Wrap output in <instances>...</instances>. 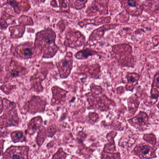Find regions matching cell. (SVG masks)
Returning <instances> with one entry per match:
<instances>
[{"mask_svg": "<svg viewBox=\"0 0 159 159\" xmlns=\"http://www.w3.org/2000/svg\"><path fill=\"white\" fill-rule=\"evenodd\" d=\"M0 117V125L3 126H15L17 124L18 119L16 111H6Z\"/></svg>", "mask_w": 159, "mask_h": 159, "instance_id": "7a4b0ae2", "label": "cell"}, {"mask_svg": "<svg viewBox=\"0 0 159 159\" xmlns=\"http://www.w3.org/2000/svg\"><path fill=\"white\" fill-rule=\"evenodd\" d=\"M134 151L136 154L144 158H151L156 156L154 149L147 144H140L135 148Z\"/></svg>", "mask_w": 159, "mask_h": 159, "instance_id": "3957f363", "label": "cell"}, {"mask_svg": "<svg viewBox=\"0 0 159 159\" xmlns=\"http://www.w3.org/2000/svg\"><path fill=\"white\" fill-rule=\"evenodd\" d=\"M98 116L97 114L92 112L89 113V119L92 120V121H95L98 118Z\"/></svg>", "mask_w": 159, "mask_h": 159, "instance_id": "7c38bea8", "label": "cell"}, {"mask_svg": "<svg viewBox=\"0 0 159 159\" xmlns=\"http://www.w3.org/2000/svg\"><path fill=\"white\" fill-rule=\"evenodd\" d=\"M6 130L2 128H0V137L5 136L7 134Z\"/></svg>", "mask_w": 159, "mask_h": 159, "instance_id": "2e32d148", "label": "cell"}, {"mask_svg": "<svg viewBox=\"0 0 159 159\" xmlns=\"http://www.w3.org/2000/svg\"><path fill=\"white\" fill-rule=\"evenodd\" d=\"M83 57H87L89 56H92L93 54V52L91 50H86L83 52Z\"/></svg>", "mask_w": 159, "mask_h": 159, "instance_id": "5bb4252c", "label": "cell"}, {"mask_svg": "<svg viewBox=\"0 0 159 159\" xmlns=\"http://www.w3.org/2000/svg\"><path fill=\"white\" fill-rule=\"evenodd\" d=\"M3 109L5 112L13 110L15 107L14 103H13L7 100L4 99L3 101Z\"/></svg>", "mask_w": 159, "mask_h": 159, "instance_id": "ba28073f", "label": "cell"}, {"mask_svg": "<svg viewBox=\"0 0 159 159\" xmlns=\"http://www.w3.org/2000/svg\"><path fill=\"white\" fill-rule=\"evenodd\" d=\"M128 80L127 87L130 86L129 90H130V86H132V89L136 84L139 78V75L136 74L131 73L129 74L127 77Z\"/></svg>", "mask_w": 159, "mask_h": 159, "instance_id": "52a82bcc", "label": "cell"}, {"mask_svg": "<svg viewBox=\"0 0 159 159\" xmlns=\"http://www.w3.org/2000/svg\"><path fill=\"white\" fill-rule=\"evenodd\" d=\"M11 135L12 140L14 143L22 142L25 140V135L21 131H14L11 133Z\"/></svg>", "mask_w": 159, "mask_h": 159, "instance_id": "8992f818", "label": "cell"}, {"mask_svg": "<svg viewBox=\"0 0 159 159\" xmlns=\"http://www.w3.org/2000/svg\"><path fill=\"white\" fill-rule=\"evenodd\" d=\"M41 118L39 116L36 117L32 119L30 122L28 127V130L29 132L30 130H36L38 127L37 122Z\"/></svg>", "mask_w": 159, "mask_h": 159, "instance_id": "9c48e42d", "label": "cell"}, {"mask_svg": "<svg viewBox=\"0 0 159 159\" xmlns=\"http://www.w3.org/2000/svg\"><path fill=\"white\" fill-rule=\"evenodd\" d=\"M61 66L62 70L63 71H64V72L66 71V72L68 73L69 75L71 69V64L70 62L66 60H64Z\"/></svg>", "mask_w": 159, "mask_h": 159, "instance_id": "30bf717a", "label": "cell"}, {"mask_svg": "<svg viewBox=\"0 0 159 159\" xmlns=\"http://www.w3.org/2000/svg\"><path fill=\"white\" fill-rule=\"evenodd\" d=\"M38 96L34 97L30 102L29 110L32 112H36V108L40 107L41 106H45L46 103Z\"/></svg>", "mask_w": 159, "mask_h": 159, "instance_id": "5b68a950", "label": "cell"}, {"mask_svg": "<svg viewBox=\"0 0 159 159\" xmlns=\"http://www.w3.org/2000/svg\"><path fill=\"white\" fill-rule=\"evenodd\" d=\"M4 140H0V156L2 154L3 149V145Z\"/></svg>", "mask_w": 159, "mask_h": 159, "instance_id": "9a60e30c", "label": "cell"}, {"mask_svg": "<svg viewBox=\"0 0 159 159\" xmlns=\"http://www.w3.org/2000/svg\"><path fill=\"white\" fill-rule=\"evenodd\" d=\"M23 53L25 56L30 57L33 53L32 50L29 48H25L23 50Z\"/></svg>", "mask_w": 159, "mask_h": 159, "instance_id": "8fae6325", "label": "cell"}, {"mask_svg": "<svg viewBox=\"0 0 159 159\" xmlns=\"http://www.w3.org/2000/svg\"><path fill=\"white\" fill-rule=\"evenodd\" d=\"M129 120L132 124L137 125V127H141L148 124V117L145 113L140 112L138 115Z\"/></svg>", "mask_w": 159, "mask_h": 159, "instance_id": "277c9868", "label": "cell"}, {"mask_svg": "<svg viewBox=\"0 0 159 159\" xmlns=\"http://www.w3.org/2000/svg\"><path fill=\"white\" fill-rule=\"evenodd\" d=\"M3 109V101L0 98V114L2 112Z\"/></svg>", "mask_w": 159, "mask_h": 159, "instance_id": "e0dca14e", "label": "cell"}, {"mask_svg": "<svg viewBox=\"0 0 159 159\" xmlns=\"http://www.w3.org/2000/svg\"><path fill=\"white\" fill-rule=\"evenodd\" d=\"M127 3L129 7L132 8L136 7L137 5L136 2L134 0H128L127 1Z\"/></svg>", "mask_w": 159, "mask_h": 159, "instance_id": "4fadbf2b", "label": "cell"}, {"mask_svg": "<svg viewBox=\"0 0 159 159\" xmlns=\"http://www.w3.org/2000/svg\"><path fill=\"white\" fill-rule=\"evenodd\" d=\"M29 150L28 146H11L6 150L2 159H28Z\"/></svg>", "mask_w": 159, "mask_h": 159, "instance_id": "6da1fadb", "label": "cell"}]
</instances>
